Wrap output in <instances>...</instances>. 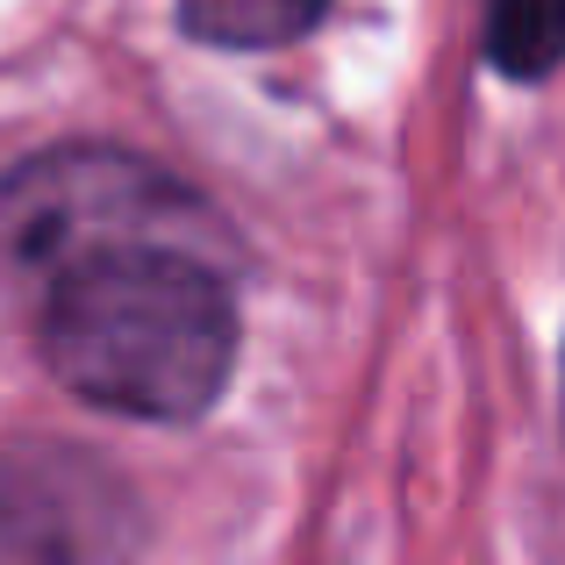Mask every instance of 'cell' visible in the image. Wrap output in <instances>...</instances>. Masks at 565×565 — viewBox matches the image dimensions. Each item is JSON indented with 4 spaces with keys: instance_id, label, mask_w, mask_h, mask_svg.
I'll return each instance as SVG.
<instances>
[{
    "instance_id": "cell-4",
    "label": "cell",
    "mask_w": 565,
    "mask_h": 565,
    "mask_svg": "<svg viewBox=\"0 0 565 565\" xmlns=\"http://www.w3.org/2000/svg\"><path fill=\"white\" fill-rule=\"evenodd\" d=\"M330 0H180L186 36L222 43V51H279L308 36Z\"/></svg>"
},
{
    "instance_id": "cell-1",
    "label": "cell",
    "mask_w": 565,
    "mask_h": 565,
    "mask_svg": "<svg viewBox=\"0 0 565 565\" xmlns=\"http://www.w3.org/2000/svg\"><path fill=\"white\" fill-rule=\"evenodd\" d=\"M43 365L79 401L193 423L236 365V301L207 250L137 244L43 279Z\"/></svg>"
},
{
    "instance_id": "cell-5",
    "label": "cell",
    "mask_w": 565,
    "mask_h": 565,
    "mask_svg": "<svg viewBox=\"0 0 565 565\" xmlns=\"http://www.w3.org/2000/svg\"><path fill=\"white\" fill-rule=\"evenodd\" d=\"M487 65L501 79H552L565 65V0H487Z\"/></svg>"
},
{
    "instance_id": "cell-3",
    "label": "cell",
    "mask_w": 565,
    "mask_h": 565,
    "mask_svg": "<svg viewBox=\"0 0 565 565\" xmlns=\"http://www.w3.org/2000/svg\"><path fill=\"white\" fill-rule=\"evenodd\" d=\"M151 537L143 501L100 451L14 437L0 451V565H129Z\"/></svg>"
},
{
    "instance_id": "cell-2",
    "label": "cell",
    "mask_w": 565,
    "mask_h": 565,
    "mask_svg": "<svg viewBox=\"0 0 565 565\" xmlns=\"http://www.w3.org/2000/svg\"><path fill=\"white\" fill-rule=\"evenodd\" d=\"M215 207L186 193L172 172L115 151V143H65L8 172L0 186V250L22 273L57 279L65 265L100 258V250L137 244H180L215 258Z\"/></svg>"
}]
</instances>
